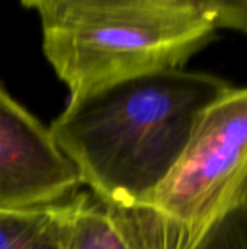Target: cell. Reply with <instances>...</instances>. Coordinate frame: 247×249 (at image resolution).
Here are the masks:
<instances>
[{"mask_svg":"<svg viewBox=\"0 0 247 249\" xmlns=\"http://www.w3.org/2000/svg\"><path fill=\"white\" fill-rule=\"evenodd\" d=\"M82 187L49 128L0 85V209L29 210L68 201Z\"/></svg>","mask_w":247,"mask_h":249,"instance_id":"277c9868","label":"cell"},{"mask_svg":"<svg viewBox=\"0 0 247 249\" xmlns=\"http://www.w3.org/2000/svg\"><path fill=\"white\" fill-rule=\"evenodd\" d=\"M215 28H229L247 34V1L210 0Z\"/></svg>","mask_w":247,"mask_h":249,"instance_id":"ba28073f","label":"cell"},{"mask_svg":"<svg viewBox=\"0 0 247 249\" xmlns=\"http://www.w3.org/2000/svg\"><path fill=\"white\" fill-rule=\"evenodd\" d=\"M64 249H134L111 204L92 193L67 201Z\"/></svg>","mask_w":247,"mask_h":249,"instance_id":"5b68a950","label":"cell"},{"mask_svg":"<svg viewBox=\"0 0 247 249\" xmlns=\"http://www.w3.org/2000/svg\"><path fill=\"white\" fill-rule=\"evenodd\" d=\"M230 88L182 69L127 77L73 95L49 133L92 194L116 207L146 206L199 114Z\"/></svg>","mask_w":247,"mask_h":249,"instance_id":"6da1fadb","label":"cell"},{"mask_svg":"<svg viewBox=\"0 0 247 249\" xmlns=\"http://www.w3.org/2000/svg\"><path fill=\"white\" fill-rule=\"evenodd\" d=\"M189 249H247V207L237 203L205 226Z\"/></svg>","mask_w":247,"mask_h":249,"instance_id":"52a82bcc","label":"cell"},{"mask_svg":"<svg viewBox=\"0 0 247 249\" xmlns=\"http://www.w3.org/2000/svg\"><path fill=\"white\" fill-rule=\"evenodd\" d=\"M246 181L247 88H230L199 114L182 156L146 206L201 232L240 203Z\"/></svg>","mask_w":247,"mask_h":249,"instance_id":"3957f363","label":"cell"},{"mask_svg":"<svg viewBox=\"0 0 247 249\" xmlns=\"http://www.w3.org/2000/svg\"><path fill=\"white\" fill-rule=\"evenodd\" d=\"M240 203L247 207V181H246V184H245V187H243L242 196H240Z\"/></svg>","mask_w":247,"mask_h":249,"instance_id":"9c48e42d","label":"cell"},{"mask_svg":"<svg viewBox=\"0 0 247 249\" xmlns=\"http://www.w3.org/2000/svg\"><path fill=\"white\" fill-rule=\"evenodd\" d=\"M67 201L42 209H0V249H64Z\"/></svg>","mask_w":247,"mask_h":249,"instance_id":"8992f818","label":"cell"},{"mask_svg":"<svg viewBox=\"0 0 247 249\" xmlns=\"http://www.w3.org/2000/svg\"><path fill=\"white\" fill-rule=\"evenodd\" d=\"M42 48L73 95L179 70L217 31L210 0H25Z\"/></svg>","mask_w":247,"mask_h":249,"instance_id":"7a4b0ae2","label":"cell"}]
</instances>
